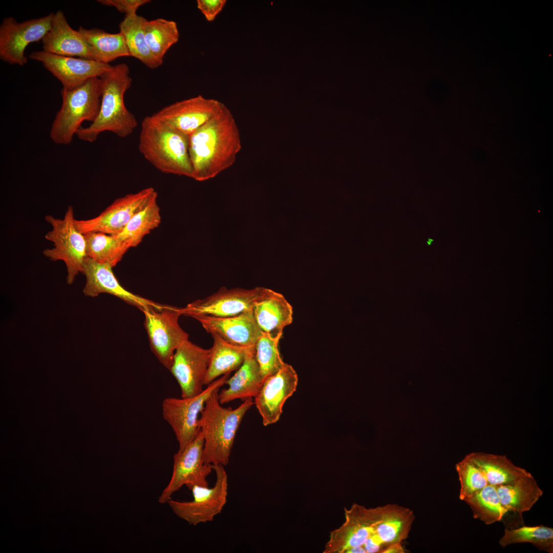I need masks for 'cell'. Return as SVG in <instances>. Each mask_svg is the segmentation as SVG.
<instances>
[{"label": "cell", "mask_w": 553, "mask_h": 553, "mask_svg": "<svg viewBox=\"0 0 553 553\" xmlns=\"http://www.w3.org/2000/svg\"><path fill=\"white\" fill-rule=\"evenodd\" d=\"M345 521L330 532L324 553H385L409 536L413 512L395 504L374 508L353 503L345 508Z\"/></svg>", "instance_id": "1"}, {"label": "cell", "mask_w": 553, "mask_h": 553, "mask_svg": "<svg viewBox=\"0 0 553 553\" xmlns=\"http://www.w3.org/2000/svg\"><path fill=\"white\" fill-rule=\"evenodd\" d=\"M241 148L236 120L223 103L219 111L189 137L193 178L203 181L215 177L235 163Z\"/></svg>", "instance_id": "2"}, {"label": "cell", "mask_w": 553, "mask_h": 553, "mask_svg": "<svg viewBox=\"0 0 553 553\" xmlns=\"http://www.w3.org/2000/svg\"><path fill=\"white\" fill-rule=\"evenodd\" d=\"M101 79V104L99 113L87 127H81L76 132L82 140L93 142L98 135L111 132L120 138L131 135L137 126L135 116L126 108L124 96L132 84L130 69L125 63L112 66L102 75Z\"/></svg>", "instance_id": "3"}, {"label": "cell", "mask_w": 553, "mask_h": 553, "mask_svg": "<svg viewBox=\"0 0 553 553\" xmlns=\"http://www.w3.org/2000/svg\"><path fill=\"white\" fill-rule=\"evenodd\" d=\"M189 138L152 115L146 116L141 123L139 150L161 172L193 178Z\"/></svg>", "instance_id": "4"}, {"label": "cell", "mask_w": 553, "mask_h": 553, "mask_svg": "<svg viewBox=\"0 0 553 553\" xmlns=\"http://www.w3.org/2000/svg\"><path fill=\"white\" fill-rule=\"evenodd\" d=\"M219 389L215 390L206 401L199 426L204 440L205 463L225 466L240 424L254 401L249 398L236 409L224 408L219 400Z\"/></svg>", "instance_id": "5"}, {"label": "cell", "mask_w": 553, "mask_h": 553, "mask_svg": "<svg viewBox=\"0 0 553 553\" xmlns=\"http://www.w3.org/2000/svg\"><path fill=\"white\" fill-rule=\"evenodd\" d=\"M101 82L100 77H94L76 88L62 89V104L50 132L54 143H70L84 121L95 120L100 108Z\"/></svg>", "instance_id": "6"}, {"label": "cell", "mask_w": 553, "mask_h": 553, "mask_svg": "<svg viewBox=\"0 0 553 553\" xmlns=\"http://www.w3.org/2000/svg\"><path fill=\"white\" fill-rule=\"evenodd\" d=\"M45 218L52 227L45 237L53 242V247L44 249L42 253L52 261L60 260L65 263L67 283L71 285L82 272L83 262L87 257L84 236L75 226L72 206H69L63 219L51 215L46 216Z\"/></svg>", "instance_id": "7"}, {"label": "cell", "mask_w": 553, "mask_h": 553, "mask_svg": "<svg viewBox=\"0 0 553 553\" xmlns=\"http://www.w3.org/2000/svg\"><path fill=\"white\" fill-rule=\"evenodd\" d=\"M230 373L218 378L200 394L187 398L167 397L162 403L164 419L172 429L179 444L183 450L200 432L199 419L206 401L213 392L226 384Z\"/></svg>", "instance_id": "8"}, {"label": "cell", "mask_w": 553, "mask_h": 553, "mask_svg": "<svg viewBox=\"0 0 553 553\" xmlns=\"http://www.w3.org/2000/svg\"><path fill=\"white\" fill-rule=\"evenodd\" d=\"M144 326L150 347L159 362L169 370L178 347L188 339V335L180 327V308L161 304L145 308Z\"/></svg>", "instance_id": "9"}, {"label": "cell", "mask_w": 553, "mask_h": 553, "mask_svg": "<svg viewBox=\"0 0 553 553\" xmlns=\"http://www.w3.org/2000/svg\"><path fill=\"white\" fill-rule=\"evenodd\" d=\"M216 480L214 486L195 485L192 491L193 499L189 501L169 500L167 503L174 513L190 525L212 521L221 513L227 501L228 476L224 466L212 465Z\"/></svg>", "instance_id": "10"}, {"label": "cell", "mask_w": 553, "mask_h": 553, "mask_svg": "<svg viewBox=\"0 0 553 553\" xmlns=\"http://www.w3.org/2000/svg\"><path fill=\"white\" fill-rule=\"evenodd\" d=\"M54 13L18 23L5 18L0 26V58L10 64L23 66L27 62L25 51L29 44L42 40L51 27Z\"/></svg>", "instance_id": "11"}, {"label": "cell", "mask_w": 553, "mask_h": 553, "mask_svg": "<svg viewBox=\"0 0 553 553\" xmlns=\"http://www.w3.org/2000/svg\"><path fill=\"white\" fill-rule=\"evenodd\" d=\"M203 445L200 431L191 443L174 455L172 477L158 498L160 503H167L173 494L184 485L189 490L195 485L208 486L206 478L212 469L204 462Z\"/></svg>", "instance_id": "12"}, {"label": "cell", "mask_w": 553, "mask_h": 553, "mask_svg": "<svg viewBox=\"0 0 553 553\" xmlns=\"http://www.w3.org/2000/svg\"><path fill=\"white\" fill-rule=\"evenodd\" d=\"M156 193L152 187L129 194L116 199L98 216L88 220H75L77 229L81 233L101 232L117 235L132 218L142 209Z\"/></svg>", "instance_id": "13"}, {"label": "cell", "mask_w": 553, "mask_h": 553, "mask_svg": "<svg viewBox=\"0 0 553 553\" xmlns=\"http://www.w3.org/2000/svg\"><path fill=\"white\" fill-rule=\"evenodd\" d=\"M263 288L228 289L223 287L209 296L180 308V312L183 315L193 318L199 316L227 317L238 315L252 310Z\"/></svg>", "instance_id": "14"}, {"label": "cell", "mask_w": 553, "mask_h": 553, "mask_svg": "<svg viewBox=\"0 0 553 553\" xmlns=\"http://www.w3.org/2000/svg\"><path fill=\"white\" fill-rule=\"evenodd\" d=\"M211 349H204L187 339L176 349L169 369L180 388L181 397L200 394L203 390Z\"/></svg>", "instance_id": "15"}, {"label": "cell", "mask_w": 553, "mask_h": 553, "mask_svg": "<svg viewBox=\"0 0 553 553\" xmlns=\"http://www.w3.org/2000/svg\"><path fill=\"white\" fill-rule=\"evenodd\" d=\"M222 104L198 95L165 106L152 116L190 137L219 111Z\"/></svg>", "instance_id": "16"}, {"label": "cell", "mask_w": 553, "mask_h": 553, "mask_svg": "<svg viewBox=\"0 0 553 553\" xmlns=\"http://www.w3.org/2000/svg\"><path fill=\"white\" fill-rule=\"evenodd\" d=\"M29 57L41 62L62 83L63 88L73 89L89 79L100 77L112 66L95 60L59 55L44 50L34 51Z\"/></svg>", "instance_id": "17"}, {"label": "cell", "mask_w": 553, "mask_h": 553, "mask_svg": "<svg viewBox=\"0 0 553 553\" xmlns=\"http://www.w3.org/2000/svg\"><path fill=\"white\" fill-rule=\"evenodd\" d=\"M297 382L296 371L287 363L264 380L254 401L264 426L274 423L279 420L283 406L296 391Z\"/></svg>", "instance_id": "18"}, {"label": "cell", "mask_w": 553, "mask_h": 553, "mask_svg": "<svg viewBox=\"0 0 553 553\" xmlns=\"http://www.w3.org/2000/svg\"><path fill=\"white\" fill-rule=\"evenodd\" d=\"M112 268L109 264L97 262L86 257L82 269V273L86 278L83 294L86 296L94 297L100 293H109L138 308L141 311L148 307L161 305L124 289L114 275Z\"/></svg>", "instance_id": "19"}, {"label": "cell", "mask_w": 553, "mask_h": 553, "mask_svg": "<svg viewBox=\"0 0 553 553\" xmlns=\"http://www.w3.org/2000/svg\"><path fill=\"white\" fill-rule=\"evenodd\" d=\"M194 318L212 336L243 348H254L262 334L256 323L252 310L230 317L199 316Z\"/></svg>", "instance_id": "20"}, {"label": "cell", "mask_w": 553, "mask_h": 553, "mask_svg": "<svg viewBox=\"0 0 553 553\" xmlns=\"http://www.w3.org/2000/svg\"><path fill=\"white\" fill-rule=\"evenodd\" d=\"M256 323L262 333L280 339L285 327L293 320L292 306L281 293L263 289L252 308Z\"/></svg>", "instance_id": "21"}, {"label": "cell", "mask_w": 553, "mask_h": 553, "mask_svg": "<svg viewBox=\"0 0 553 553\" xmlns=\"http://www.w3.org/2000/svg\"><path fill=\"white\" fill-rule=\"evenodd\" d=\"M43 50L53 54L94 60L89 44L69 25L64 13H54L49 31L42 39Z\"/></svg>", "instance_id": "22"}, {"label": "cell", "mask_w": 553, "mask_h": 553, "mask_svg": "<svg viewBox=\"0 0 553 553\" xmlns=\"http://www.w3.org/2000/svg\"><path fill=\"white\" fill-rule=\"evenodd\" d=\"M263 382L254 349L247 354L238 371L226 381L228 385L219 393V400L222 405L237 399L245 400L255 398L259 393Z\"/></svg>", "instance_id": "23"}, {"label": "cell", "mask_w": 553, "mask_h": 553, "mask_svg": "<svg viewBox=\"0 0 553 553\" xmlns=\"http://www.w3.org/2000/svg\"><path fill=\"white\" fill-rule=\"evenodd\" d=\"M496 487L506 513L513 512L521 516L531 508L543 493L531 474Z\"/></svg>", "instance_id": "24"}, {"label": "cell", "mask_w": 553, "mask_h": 553, "mask_svg": "<svg viewBox=\"0 0 553 553\" xmlns=\"http://www.w3.org/2000/svg\"><path fill=\"white\" fill-rule=\"evenodd\" d=\"M482 472L489 484L507 483L530 473L515 465L506 456L484 452H472L466 455Z\"/></svg>", "instance_id": "25"}, {"label": "cell", "mask_w": 553, "mask_h": 553, "mask_svg": "<svg viewBox=\"0 0 553 553\" xmlns=\"http://www.w3.org/2000/svg\"><path fill=\"white\" fill-rule=\"evenodd\" d=\"M213 345L204 385H208L219 376L239 368L247 354L254 348H246L230 344L217 336H212Z\"/></svg>", "instance_id": "26"}, {"label": "cell", "mask_w": 553, "mask_h": 553, "mask_svg": "<svg viewBox=\"0 0 553 553\" xmlns=\"http://www.w3.org/2000/svg\"><path fill=\"white\" fill-rule=\"evenodd\" d=\"M157 199L156 192L147 204L132 218L122 231L116 235L126 251L138 245L146 235L160 224V209Z\"/></svg>", "instance_id": "27"}, {"label": "cell", "mask_w": 553, "mask_h": 553, "mask_svg": "<svg viewBox=\"0 0 553 553\" xmlns=\"http://www.w3.org/2000/svg\"><path fill=\"white\" fill-rule=\"evenodd\" d=\"M145 20L137 13L125 15L119 24V32L124 38L130 56L138 59L149 68L155 69L162 65L163 61L155 57L148 47L143 30Z\"/></svg>", "instance_id": "28"}, {"label": "cell", "mask_w": 553, "mask_h": 553, "mask_svg": "<svg viewBox=\"0 0 553 553\" xmlns=\"http://www.w3.org/2000/svg\"><path fill=\"white\" fill-rule=\"evenodd\" d=\"M93 52L94 60L108 63L117 58L130 56L124 38L120 32L110 33L97 28L78 30Z\"/></svg>", "instance_id": "29"}, {"label": "cell", "mask_w": 553, "mask_h": 553, "mask_svg": "<svg viewBox=\"0 0 553 553\" xmlns=\"http://www.w3.org/2000/svg\"><path fill=\"white\" fill-rule=\"evenodd\" d=\"M143 30L148 47L154 55L163 61V57L179 38L177 23L171 20L159 18L148 20L143 24Z\"/></svg>", "instance_id": "30"}, {"label": "cell", "mask_w": 553, "mask_h": 553, "mask_svg": "<svg viewBox=\"0 0 553 553\" xmlns=\"http://www.w3.org/2000/svg\"><path fill=\"white\" fill-rule=\"evenodd\" d=\"M84 236L86 256L97 262L113 267L126 252L116 236L101 232H89Z\"/></svg>", "instance_id": "31"}, {"label": "cell", "mask_w": 553, "mask_h": 553, "mask_svg": "<svg viewBox=\"0 0 553 553\" xmlns=\"http://www.w3.org/2000/svg\"><path fill=\"white\" fill-rule=\"evenodd\" d=\"M471 507L475 519L490 525L502 520L506 512L502 507L495 485L488 484L463 500Z\"/></svg>", "instance_id": "32"}, {"label": "cell", "mask_w": 553, "mask_h": 553, "mask_svg": "<svg viewBox=\"0 0 553 553\" xmlns=\"http://www.w3.org/2000/svg\"><path fill=\"white\" fill-rule=\"evenodd\" d=\"M529 542L540 550L550 553L553 551V529L543 525L522 526L504 529L499 543L502 547L507 545Z\"/></svg>", "instance_id": "33"}, {"label": "cell", "mask_w": 553, "mask_h": 553, "mask_svg": "<svg viewBox=\"0 0 553 553\" xmlns=\"http://www.w3.org/2000/svg\"><path fill=\"white\" fill-rule=\"evenodd\" d=\"M280 339L262 333L255 345V354L264 380L284 365L279 349Z\"/></svg>", "instance_id": "34"}, {"label": "cell", "mask_w": 553, "mask_h": 553, "mask_svg": "<svg viewBox=\"0 0 553 553\" xmlns=\"http://www.w3.org/2000/svg\"><path fill=\"white\" fill-rule=\"evenodd\" d=\"M455 467L460 485V500L471 497L489 484L482 472L466 455Z\"/></svg>", "instance_id": "35"}, {"label": "cell", "mask_w": 553, "mask_h": 553, "mask_svg": "<svg viewBox=\"0 0 553 553\" xmlns=\"http://www.w3.org/2000/svg\"><path fill=\"white\" fill-rule=\"evenodd\" d=\"M100 4L114 7L118 11L124 13L125 15L137 13L136 11L141 6L150 3V0H99Z\"/></svg>", "instance_id": "36"}, {"label": "cell", "mask_w": 553, "mask_h": 553, "mask_svg": "<svg viewBox=\"0 0 553 553\" xmlns=\"http://www.w3.org/2000/svg\"><path fill=\"white\" fill-rule=\"evenodd\" d=\"M226 3V0H197L198 9L208 22L214 20Z\"/></svg>", "instance_id": "37"}, {"label": "cell", "mask_w": 553, "mask_h": 553, "mask_svg": "<svg viewBox=\"0 0 553 553\" xmlns=\"http://www.w3.org/2000/svg\"><path fill=\"white\" fill-rule=\"evenodd\" d=\"M405 551L402 543H399L390 545L385 553H404Z\"/></svg>", "instance_id": "38"}]
</instances>
